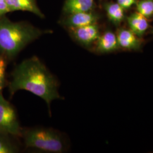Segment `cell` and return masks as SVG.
I'll return each mask as SVG.
<instances>
[{"label":"cell","mask_w":153,"mask_h":153,"mask_svg":"<svg viewBox=\"0 0 153 153\" xmlns=\"http://www.w3.org/2000/svg\"><path fill=\"white\" fill-rule=\"evenodd\" d=\"M11 76L9 83L11 95L19 90L27 91L44 100L49 108L52 101L62 99L56 79L36 56L22 61Z\"/></svg>","instance_id":"1"},{"label":"cell","mask_w":153,"mask_h":153,"mask_svg":"<svg viewBox=\"0 0 153 153\" xmlns=\"http://www.w3.org/2000/svg\"><path fill=\"white\" fill-rule=\"evenodd\" d=\"M43 31L25 22H14L5 16L0 18V53L8 59L16 57Z\"/></svg>","instance_id":"2"},{"label":"cell","mask_w":153,"mask_h":153,"mask_svg":"<svg viewBox=\"0 0 153 153\" xmlns=\"http://www.w3.org/2000/svg\"><path fill=\"white\" fill-rule=\"evenodd\" d=\"M25 144L50 153H61L65 150V145L60 134L53 129L35 128L22 131Z\"/></svg>","instance_id":"3"},{"label":"cell","mask_w":153,"mask_h":153,"mask_svg":"<svg viewBox=\"0 0 153 153\" xmlns=\"http://www.w3.org/2000/svg\"><path fill=\"white\" fill-rule=\"evenodd\" d=\"M0 131L13 136H19L22 131L13 106L0 93Z\"/></svg>","instance_id":"4"},{"label":"cell","mask_w":153,"mask_h":153,"mask_svg":"<svg viewBox=\"0 0 153 153\" xmlns=\"http://www.w3.org/2000/svg\"><path fill=\"white\" fill-rule=\"evenodd\" d=\"M69 29L73 37L85 46H89L97 42L100 36L98 26L96 23Z\"/></svg>","instance_id":"5"},{"label":"cell","mask_w":153,"mask_h":153,"mask_svg":"<svg viewBox=\"0 0 153 153\" xmlns=\"http://www.w3.org/2000/svg\"><path fill=\"white\" fill-rule=\"evenodd\" d=\"M98 16L91 11L78 13L70 14L66 19L64 24L69 28L79 27L95 24Z\"/></svg>","instance_id":"6"},{"label":"cell","mask_w":153,"mask_h":153,"mask_svg":"<svg viewBox=\"0 0 153 153\" xmlns=\"http://www.w3.org/2000/svg\"><path fill=\"white\" fill-rule=\"evenodd\" d=\"M119 47L124 49H138L141 45L139 37L131 30L121 29L116 35Z\"/></svg>","instance_id":"7"},{"label":"cell","mask_w":153,"mask_h":153,"mask_svg":"<svg viewBox=\"0 0 153 153\" xmlns=\"http://www.w3.org/2000/svg\"><path fill=\"white\" fill-rule=\"evenodd\" d=\"M10 11H26L33 13L43 18L44 16L39 9L36 0H6Z\"/></svg>","instance_id":"8"},{"label":"cell","mask_w":153,"mask_h":153,"mask_svg":"<svg viewBox=\"0 0 153 153\" xmlns=\"http://www.w3.org/2000/svg\"><path fill=\"white\" fill-rule=\"evenodd\" d=\"M119 47L116 35L111 31L105 32L97 40V50L100 53L111 52Z\"/></svg>","instance_id":"9"},{"label":"cell","mask_w":153,"mask_h":153,"mask_svg":"<svg viewBox=\"0 0 153 153\" xmlns=\"http://www.w3.org/2000/svg\"><path fill=\"white\" fill-rule=\"evenodd\" d=\"M130 30L138 37L142 36L149 27L147 18L139 13H134L127 18Z\"/></svg>","instance_id":"10"},{"label":"cell","mask_w":153,"mask_h":153,"mask_svg":"<svg viewBox=\"0 0 153 153\" xmlns=\"http://www.w3.org/2000/svg\"><path fill=\"white\" fill-rule=\"evenodd\" d=\"M94 5V0H66L64 10L69 14L90 11Z\"/></svg>","instance_id":"11"},{"label":"cell","mask_w":153,"mask_h":153,"mask_svg":"<svg viewBox=\"0 0 153 153\" xmlns=\"http://www.w3.org/2000/svg\"><path fill=\"white\" fill-rule=\"evenodd\" d=\"M105 10L109 20L119 25L124 19V9L117 2H109L105 5Z\"/></svg>","instance_id":"12"},{"label":"cell","mask_w":153,"mask_h":153,"mask_svg":"<svg viewBox=\"0 0 153 153\" xmlns=\"http://www.w3.org/2000/svg\"><path fill=\"white\" fill-rule=\"evenodd\" d=\"M8 134L0 131V153H16L19 150L8 137Z\"/></svg>","instance_id":"13"},{"label":"cell","mask_w":153,"mask_h":153,"mask_svg":"<svg viewBox=\"0 0 153 153\" xmlns=\"http://www.w3.org/2000/svg\"><path fill=\"white\" fill-rule=\"evenodd\" d=\"M137 12L148 18L153 15V0H140L137 1Z\"/></svg>","instance_id":"14"},{"label":"cell","mask_w":153,"mask_h":153,"mask_svg":"<svg viewBox=\"0 0 153 153\" xmlns=\"http://www.w3.org/2000/svg\"><path fill=\"white\" fill-rule=\"evenodd\" d=\"M6 68V57L2 55H0V92L5 84V76Z\"/></svg>","instance_id":"15"},{"label":"cell","mask_w":153,"mask_h":153,"mask_svg":"<svg viewBox=\"0 0 153 153\" xmlns=\"http://www.w3.org/2000/svg\"><path fill=\"white\" fill-rule=\"evenodd\" d=\"M137 0H117V3L125 10L128 9L136 4Z\"/></svg>","instance_id":"16"},{"label":"cell","mask_w":153,"mask_h":153,"mask_svg":"<svg viewBox=\"0 0 153 153\" xmlns=\"http://www.w3.org/2000/svg\"><path fill=\"white\" fill-rule=\"evenodd\" d=\"M11 12L6 2V0H0V18L5 16L6 14Z\"/></svg>","instance_id":"17"},{"label":"cell","mask_w":153,"mask_h":153,"mask_svg":"<svg viewBox=\"0 0 153 153\" xmlns=\"http://www.w3.org/2000/svg\"><path fill=\"white\" fill-rule=\"evenodd\" d=\"M2 93V92H0V93Z\"/></svg>","instance_id":"18"},{"label":"cell","mask_w":153,"mask_h":153,"mask_svg":"<svg viewBox=\"0 0 153 153\" xmlns=\"http://www.w3.org/2000/svg\"></svg>","instance_id":"19"}]
</instances>
